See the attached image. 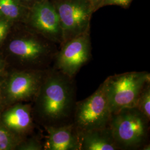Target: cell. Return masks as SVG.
<instances>
[{"mask_svg":"<svg viewBox=\"0 0 150 150\" xmlns=\"http://www.w3.org/2000/svg\"><path fill=\"white\" fill-rule=\"evenodd\" d=\"M35 97L36 111L45 127L72 123L77 102L74 78L54 69L45 75Z\"/></svg>","mask_w":150,"mask_h":150,"instance_id":"cell-1","label":"cell"},{"mask_svg":"<svg viewBox=\"0 0 150 150\" xmlns=\"http://www.w3.org/2000/svg\"><path fill=\"white\" fill-rule=\"evenodd\" d=\"M150 121L131 107L112 113L108 126L120 150H142L147 144Z\"/></svg>","mask_w":150,"mask_h":150,"instance_id":"cell-2","label":"cell"},{"mask_svg":"<svg viewBox=\"0 0 150 150\" xmlns=\"http://www.w3.org/2000/svg\"><path fill=\"white\" fill-rule=\"evenodd\" d=\"M150 81L146 71L127 72L107 77L104 81L111 113L136 107L140 93Z\"/></svg>","mask_w":150,"mask_h":150,"instance_id":"cell-3","label":"cell"},{"mask_svg":"<svg viewBox=\"0 0 150 150\" xmlns=\"http://www.w3.org/2000/svg\"><path fill=\"white\" fill-rule=\"evenodd\" d=\"M111 115L103 81L91 96L76 102L72 123L79 134L108 127Z\"/></svg>","mask_w":150,"mask_h":150,"instance_id":"cell-4","label":"cell"},{"mask_svg":"<svg viewBox=\"0 0 150 150\" xmlns=\"http://www.w3.org/2000/svg\"><path fill=\"white\" fill-rule=\"evenodd\" d=\"M91 42L87 32L62 43L55 55L54 69L75 78L81 69L91 59Z\"/></svg>","mask_w":150,"mask_h":150,"instance_id":"cell-5","label":"cell"},{"mask_svg":"<svg viewBox=\"0 0 150 150\" xmlns=\"http://www.w3.org/2000/svg\"><path fill=\"white\" fill-rule=\"evenodd\" d=\"M63 43L87 32L90 18V8L80 1H66L58 7Z\"/></svg>","mask_w":150,"mask_h":150,"instance_id":"cell-6","label":"cell"},{"mask_svg":"<svg viewBox=\"0 0 150 150\" xmlns=\"http://www.w3.org/2000/svg\"><path fill=\"white\" fill-rule=\"evenodd\" d=\"M41 70H27L15 73L6 87L9 100L19 101L36 96L45 75Z\"/></svg>","mask_w":150,"mask_h":150,"instance_id":"cell-7","label":"cell"},{"mask_svg":"<svg viewBox=\"0 0 150 150\" xmlns=\"http://www.w3.org/2000/svg\"><path fill=\"white\" fill-rule=\"evenodd\" d=\"M33 27L50 38L63 43L62 31L58 12L48 3L35 7L32 16Z\"/></svg>","mask_w":150,"mask_h":150,"instance_id":"cell-8","label":"cell"},{"mask_svg":"<svg viewBox=\"0 0 150 150\" xmlns=\"http://www.w3.org/2000/svg\"><path fill=\"white\" fill-rule=\"evenodd\" d=\"M45 128L48 134L45 150H80L79 136L73 123Z\"/></svg>","mask_w":150,"mask_h":150,"instance_id":"cell-9","label":"cell"},{"mask_svg":"<svg viewBox=\"0 0 150 150\" xmlns=\"http://www.w3.org/2000/svg\"><path fill=\"white\" fill-rule=\"evenodd\" d=\"M9 50L22 61L31 65L42 64L48 54L46 47L33 38L15 40L10 43Z\"/></svg>","mask_w":150,"mask_h":150,"instance_id":"cell-10","label":"cell"},{"mask_svg":"<svg viewBox=\"0 0 150 150\" xmlns=\"http://www.w3.org/2000/svg\"><path fill=\"white\" fill-rule=\"evenodd\" d=\"M79 136L80 150H120L109 126L88 130Z\"/></svg>","mask_w":150,"mask_h":150,"instance_id":"cell-11","label":"cell"},{"mask_svg":"<svg viewBox=\"0 0 150 150\" xmlns=\"http://www.w3.org/2000/svg\"><path fill=\"white\" fill-rule=\"evenodd\" d=\"M2 120L8 129L17 132H27L32 126L31 107L27 105H17L6 111Z\"/></svg>","mask_w":150,"mask_h":150,"instance_id":"cell-12","label":"cell"},{"mask_svg":"<svg viewBox=\"0 0 150 150\" xmlns=\"http://www.w3.org/2000/svg\"><path fill=\"white\" fill-rule=\"evenodd\" d=\"M135 107L150 121V81L140 93Z\"/></svg>","mask_w":150,"mask_h":150,"instance_id":"cell-13","label":"cell"},{"mask_svg":"<svg viewBox=\"0 0 150 150\" xmlns=\"http://www.w3.org/2000/svg\"><path fill=\"white\" fill-rule=\"evenodd\" d=\"M20 8L14 0H0V14L10 19L20 15Z\"/></svg>","mask_w":150,"mask_h":150,"instance_id":"cell-14","label":"cell"},{"mask_svg":"<svg viewBox=\"0 0 150 150\" xmlns=\"http://www.w3.org/2000/svg\"><path fill=\"white\" fill-rule=\"evenodd\" d=\"M13 145L11 134L5 129L0 127V150H11Z\"/></svg>","mask_w":150,"mask_h":150,"instance_id":"cell-15","label":"cell"},{"mask_svg":"<svg viewBox=\"0 0 150 150\" xmlns=\"http://www.w3.org/2000/svg\"><path fill=\"white\" fill-rule=\"evenodd\" d=\"M20 150H40L42 149V146L41 142L37 139H30L22 143L20 146Z\"/></svg>","mask_w":150,"mask_h":150,"instance_id":"cell-16","label":"cell"},{"mask_svg":"<svg viewBox=\"0 0 150 150\" xmlns=\"http://www.w3.org/2000/svg\"><path fill=\"white\" fill-rule=\"evenodd\" d=\"M132 0H105V5H115L126 6Z\"/></svg>","mask_w":150,"mask_h":150,"instance_id":"cell-17","label":"cell"},{"mask_svg":"<svg viewBox=\"0 0 150 150\" xmlns=\"http://www.w3.org/2000/svg\"><path fill=\"white\" fill-rule=\"evenodd\" d=\"M8 27V24L6 22H0V41L4 38L7 31Z\"/></svg>","mask_w":150,"mask_h":150,"instance_id":"cell-18","label":"cell"},{"mask_svg":"<svg viewBox=\"0 0 150 150\" xmlns=\"http://www.w3.org/2000/svg\"><path fill=\"white\" fill-rule=\"evenodd\" d=\"M102 1V0H91V2H92L93 4H97V3L99 2H100V1Z\"/></svg>","mask_w":150,"mask_h":150,"instance_id":"cell-19","label":"cell"},{"mask_svg":"<svg viewBox=\"0 0 150 150\" xmlns=\"http://www.w3.org/2000/svg\"><path fill=\"white\" fill-rule=\"evenodd\" d=\"M3 66H4L3 62L0 60V71L2 70V67H3Z\"/></svg>","mask_w":150,"mask_h":150,"instance_id":"cell-20","label":"cell"},{"mask_svg":"<svg viewBox=\"0 0 150 150\" xmlns=\"http://www.w3.org/2000/svg\"><path fill=\"white\" fill-rule=\"evenodd\" d=\"M1 84L0 83V101H1Z\"/></svg>","mask_w":150,"mask_h":150,"instance_id":"cell-21","label":"cell"}]
</instances>
